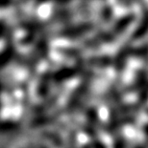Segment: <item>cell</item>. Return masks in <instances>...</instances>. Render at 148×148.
Instances as JSON below:
<instances>
[{
	"label": "cell",
	"mask_w": 148,
	"mask_h": 148,
	"mask_svg": "<svg viewBox=\"0 0 148 148\" xmlns=\"http://www.w3.org/2000/svg\"><path fill=\"white\" fill-rule=\"evenodd\" d=\"M147 30H148V12L145 14L142 19V22H141L137 28V31H136V33H135L136 38L141 37V36H143V34L147 32Z\"/></svg>",
	"instance_id": "obj_1"
}]
</instances>
